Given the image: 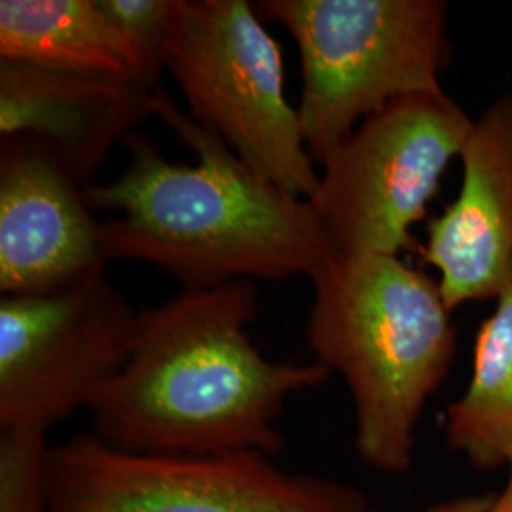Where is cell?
Instances as JSON below:
<instances>
[{
	"instance_id": "6da1fadb",
	"label": "cell",
	"mask_w": 512,
	"mask_h": 512,
	"mask_svg": "<svg viewBox=\"0 0 512 512\" xmlns=\"http://www.w3.org/2000/svg\"><path fill=\"white\" fill-rule=\"evenodd\" d=\"M255 281L183 289L137 313L128 359L90 404L93 433L139 454H264L285 448L287 399L329 380L327 366L274 363L245 327Z\"/></svg>"
},
{
	"instance_id": "7a4b0ae2",
	"label": "cell",
	"mask_w": 512,
	"mask_h": 512,
	"mask_svg": "<svg viewBox=\"0 0 512 512\" xmlns=\"http://www.w3.org/2000/svg\"><path fill=\"white\" fill-rule=\"evenodd\" d=\"M154 116L192 148L198 164H171L145 135L126 137L131 164L112 183L86 186L109 260H141L183 289L234 281L311 277L334 251L311 203L256 173L213 131L179 109L162 86Z\"/></svg>"
},
{
	"instance_id": "3957f363",
	"label": "cell",
	"mask_w": 512,
	"mask_h": 512,
	"mask_svg": "<svg viewBox=\"0 0 512 512\" xmlns=\"http://www.w3.org/2000/svg\"><path fill=\"white\" fill-rule=\"evenodd\" d=\"M306 336L315 361L338 372L355 410V452L401 475L429 399L458 348L439 281L401 256H334L311 275Z\"/></svg>"
},
{
	"instance_id": "277c9868",
	"label": "cell",
	"mask_w": 512,
	"mask_h": 512,
	"mask_svg": "<svg viewBox=\"0 0 512 512\" xmlns=\"http://www.w3.org/2000/svg\"><path fill=\"white\" fill-rule=\"evenodd\" d=\"M255 8L298 46L296 109L317 165L389 103L440 92L454 55L444 0H262Z\"/></svg>"
},
{
	"instance_id": "5b68a950",
	"label": "cell",
	"mask_w": 512,
	"mask_h": 512,
	"mask_svg": "<svg viewBox=\"0 0 512 512\" xmlns=\"http://www.w3.org/2000/svg\"><path fill=\"white\" fill-rule=\"evenodd\" d=\"M473 118L444 92L406 95L366 118L321 164L313 211L334 256L416 249L442 177L459 160Z\"/></svg>"
},
{
	"instance_id": "8992f818",
	"label": "cell",
	"mask_w": 512,
	"mask_h": 512,
	"mask_svg": "<svg viewBox=\"0 0 512 512\" xmlns=\"http://www.w3.org/2000/svg\"><path fill=\"white\" fill-rule=\"evenodd\" d=\"M363 492L264 454H139L95 433L50 450L48 512H372Z\"/></svg>"
},
{
	"instance_id": "52a82bcc",
	"label": "cell",
	"mask_w": 512,
	"mask_h": 512,
	"mask_svg": "<svg viewBox=\"0 0 512 512\" xmlns=\"http://www.w3.org/2000/svg\"><path fill=\"white\" fill-rule=\"evenodd\" d=\"M167 73L190 116L256 173L302 200L317 192V164L285 93L283 52L255 4L190 0Z\"/></svg>"
},
{
	"instance_id": "ba28073f",
	"label": "cell",
	"mask_w": 512,
	"mask_h": 512,
	"mask_svg": "<svg viewBox=\"0 0 512 512\" xmlns=\"http://www.w3.org/2000/svg\"><path fill=\"white\" fill-rule=\"evenodd\" d=\"M137 311L97 277L59 293L0 300V427L48 431L128 359Z\"/></svg>"
},
{
	"instance_id": "9c48e42d",
	"label": "cell",
	"mask_w": 512,
	"mask_h": 512,
	"mask_svg": "<svg viewBox=\"0 0 512 512\" xmlns=\"http://www.w3.org/2000/svg\"><path fill=\"white\" fill-rule=\"evenodd\" d=\"M67 167L40 139H0V291L33 296L73 289L105 275L109 256Z\"/></svg>"
},
{
	"instance_id": "30bf717a",
	"label": "cell",
	"mask_w": 512,
	"mask_h": 512,
	"mask_svg": "<svg viewBox=\"0 0 512 512\" xmlns=\"http://www.w3.org/2000/svg\"><path fill=\"white\" fill-rule=\"evenodd\" d=\"M459 162L458 196L429 220L420 247L452 311L512 289V90L473 118Z\"/></svg>"
},
{
	"instance_id": "8fae6325",
	"label": "cell",
	"mask_w": 512,
	"mask_h": 512,
	"mask_svg": "<svg viewBox=\"0 0 512 512\" xmlns=\"http://www.w3.org/2000/svg\"><path fill=\"white\" fill-rule=\"evenodd\" d=\"M150 116L154 90L137 82L0 63V137H37L84 188Z\"/></svg>"
},
{
	"instance_id": "7c38bea8",
	"label": "cell",
	"mask_w": 512,
	"mask_h": 512,
	"mask_svg": "<svg viewBox=\"0 0 512 512\" xmlns=\"http://www.w3.org/2000/svg\"><path fill=\"white\" fill-rule=\"evenodd\" d=\"M0 63L145 86L99 0H2Z\"/></svg>"
},
{
	"instance_id": "4fadbf2b",
	"label": "cell",
	"mask_w": 512,
	"mask_h": 512,
	"mask_svg": "<svg viewBox=\"0 0 512 512\" xmlns=\"http://www.w3.org/2000/svg\"><path fill=\"white\" fill-rule=\"evenodd\" d=\"M444 437L482 471L505 467L512 456V289L478 327L471 380L446 408Z\"/></svg>"
},
{
	"instance_id": "5bb4252c",
	"label": "cell",
	"mask_w": 512,
	"mask_h": 512,
	"mask_svg": "<svg viewBox=\"0 0 512 512\" xmlns=\"http://www.w3.org/2000/svg\"><path fill=\"white\" fill-rule=\"evenodd\" d=\"M126 40L141 82L156 90L183 37L190 0H99Z\"/></svg>"
},
{
	"instance_id": "9a60e30c",
	"label": "cell",
	"mask_w": 512,
	"mask_h": 512,
	"mask_svg": "<svg viewBox=\"0 0 512 512\" xmlns=\"http://www.w3.org/2000/svg\"><path fill=\"white\" fill-rule=\"evenodd\" d=\"M44 429L0 427V512H48L50 446Z\"/></svg>"
},
{
	"instance_id": "2e32d148",
	"label": "cell",
	"mask_w": 512,
	"mask_h": 512,
	"mask_svg": "<svg viewBox=\"0 0 512 512\" xmlns=\"http://www.w3.org/2000/svg\"><path fill=\"white\" fill-rule=\"evenodd\" d=\"M490 503V495H459L440 501L421 512H484Z\"/></svg>"
},
{
	"instance_id": "e0dca14e",
	"label": "cell",
	"mask_w": 512,
	"mask_h": 512,
	"mask_svg": "<svg viewBox=\"0 0 512 512\" xmlns=\"http://www.w3.org/2000/svg\"><path fill=\"white\" fill-rule=\"evenodd\" d=\"M507 482L499 494L490 497L484 512H512V456L507 461Z\"/></svg>"
},
{
	"instance_id": "ac0fdd59",
	"label": "cell",
	"mask_w": 512,
	"mask_h": 512,
	"mask_svg": "<svg viewBox=\"0 0 512 512\" xmlns=\"http://www.w3.org/2000/svg\"><path fill=\"white\" fill-rule=\"evenodd\" d=\"M372 512H376V511H372Z\"/></svg>"
}]
</instances>
